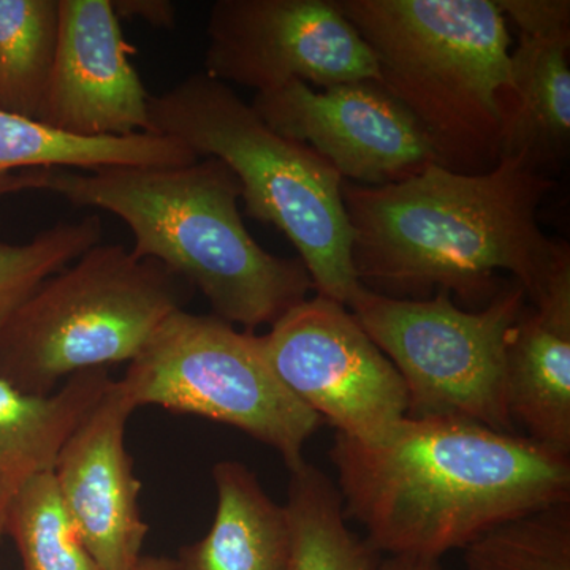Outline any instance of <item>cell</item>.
<instances>
[{
    "instance_id": "cell-15",
    "label": "cell",
    "mask_w": 570,
    "mask_h": 570,
    "mask_svg": "<svg viewBox=\"0 0 570 570\" xmlns=\"http://www.w3.org/2000/svg\"><path fill=\"white\" fill-rule=\"evenodd\" d=\"M107 367L81 371L51 395H26L0 379V540L11 502L56 461L89 409L111 384Z\"/></svg>"
},
{
    "instance_id": "cell-16",
    "label": "cell",
    "mask_w": 570,
    "mask_h": 570,
    "mask_svg": "<svg viewBox=\"0 0 570 570\" xmlns=\"http://www.w3.org/2000/svg\"><path fill=\"white\" fill-rule=\"evenodd\" d=\"M217 505L208 534L183 547L178 570H291V528L284 505L266 494L238 461L213 468Z\"/></svg>"
},
{
    "instance_id": "cell-25",
    "label": "cell",
    "mask_w": 570,
    "mask_h": 570,
    "mask_svg": "<svg viewBox=\"0 0 570 570\" xmlns=\"http://www.w3.org/2000/svg\"><path fill=\"white\" fill-rule=\"evenodd\" d=\"M119 21L141 20L157 29H174L176 7L171 0H111Z\"/></svg>"
},
{
    "instance_id": "cell-6",
    "label": "cell",
    "mask_w": 570,
    "mask_h": 570,
    "mask_svg": "<svg viewBox=\"0 0 570 570\" xmlns=\"http://www.w3.org/2000/svg\"><path fill=\"white\" fill-rule=\"evenodd\" d=\"M194 288L122 245H97L47 277L0 332V379L47 396L81 371L130 363Z\"/></svg>"
},
{
    "instance_id": "cell-18",
    "label": "cell",
    "mask_w": 570,
    "mask_h": 570,
    "mask_svg": "<svg viewBox=\"0 0 570 570\" xmlns=\"http://www.w3.org/2000/svg\"><path fill=\"white\" fill-rule=\"evenodd\" d=\"M198 157L175 138L135 134L82 138L0 110V195L14 174L33 168L181 167Z\"/></svg>"
},
{
    "instance_id": "cell-8",
    "label": "cell",
    "mask_w": 570,
    "mask_h": 570,
    "mask_svg": "<svg viewBox=\"0 0 570 570\" xmlns=\"http://www.w3.org/2000/svg\"><path fill=\"white\" fill-rule=\"evenodd\" d=\"M119 384L134 407L160 406L243 431L275 449L288 469L321 417L277 379L261 336L216 316L176 311L127 367Z\"/></svg>"
},
{
    "instance_id": "cell-5",
    "label": "cell",
    "mask_w": 570,
    "mask_h": 570,
    "mask_svg": "<svg viewBox=\"0 0 570 570\" xmlns=\"http://www.w3.org/2000/svg\"><path fill=\"white\" fill-rule=\"evenodd\" d=\"M151 134L223 160L246 216L275 225L298 250L317 295L348 306L362 288L341 175L309 146L266 126L230 86L197 71L149 99Z\"/></svg>"
},
{
    "instance_id": "cell-3",
    "label": "cell",
    "mask_w": 570,
    "mask_h": 570,
    "mask_svg": "<svg viewBox=\"0 0 570 570\" xmlns=\"http://www.w3.org/2000/svg\"><path fill=\"white\" fill-rule=\"evenodd\" d=\"M21 190L115 214L132 232L137 257L167 266L205 295L213 316L246 332L276 324L314 291L299 258L266 253L250 236L238 179L214 157L181 167L33 168L7 184L6 194Z\"/></svg>"
},
{
    "instance_id": "cell-1",
    "label": "cell",
    "mask_w": 570,
    "mask_h": 570,
    "mask_svg": "<svg viewBox=\"0 0 570 570\" xmlns=\"http://www.w3.org/2000/svg\"><path fill=\"white\" fill-rule=\"evenodd\" d=\"M553 187L521 156L502 157L485 174L433 164L384 186L343 181L360 284L390 298L448 292L485 306L501 291L497 273L508 272L534 305L570 266L568 245L538 220Z\"/></svg>"
},
{
    "instance_id": "cell-23",
    "label": "cell",
    "mask_w": 570,
    "mask_h": 570,
    "mask_svg": "<svg viewBox=\"0 0 570 570\" xmlns=\"http://www.w3.org/2000/svg\"><path fill=\"white\" fill-rule=\"evenodd\" d=\"M102 234V219L89 214L52 225L28 243L0 242V332L47 277L99 245Z\"/></svg>"
},
{
    "instance_id": "cell-21",
    "label": "cell",
    "mask_w": 570,
    "mask_h": 570,
    "mask_svg": "<svg viewBox=\"0 0 570 570\" xmlns=\"http://www.w3.org/2000/svg\"><path fill=\"white\" fill-rule=\"evenodd\" d=\"M6 535L20 551L22 570H102L63 505L52 471L33 478L11 502Z\"/></svg>"
},
{
    "instance_id": "cell-11",
    "label": "cell",
    "mask_w": 570,
    "mask_h": 570,
    "mask_svg": "<svg viewBox=\"0 0 570 570\" xmlns=\"http://www.w3.org/2000/svg\"><path fill=\"white\" fill-rule=\"evenodd\" d=\"M269 129L303 142L341 175L362 186H384L438 164L430 138L376 81L316 91L299 80L257 92L250 105Z\"/></svg>"
},
{
    "instance_id": "cell-26",
    "label": "cell",
    "mask_w": 570,
    "mask_h": 570,
    "mask_svg": "<svg viewBox=\"0 0 570 570\" xmlns=\"http://www.w3.org/2000/svg\"><path fill=\"white\" fill-rule=\"evenodd\" d=\"M377 570H442L438 558L415 554H390L382 558Z\"/></svg>"
},
{
    "instance_id": "cell-19",
    "label": "cell",
    "mask_w": 570,
    "mask_h": 570,
    "mask_svg": "<svg viewBox=\"0 0 570 570\" xmlns=\"http://www.w3.org/2000/svg\"><path fill=\"white\" fill-rule=\"evenodd\" d=\"M288 471L291 570H377L382 554L348 530L335 483L306 460Z\"/></svg>"
},
{
    "instance_id": "cell-9",
    "label": "cell",
    "mask_w": 570,
    "mask_h": 570,
    "mask_svg": "<svg viewBox=\"0 0 570 570\" xmlns=\"http://www.w3.org/2000/svg\"><path fill=\"white\" fill-rule=\"evenodd\" d=\"M261 340L284 387L337 434L376 441L407 417L403 379L347 306L306 298Z\"/></svg>"
},
{
    "instance_id": "cell-13",
    "label": "cell",
    "mask_w": 570,
    "mask_h": 570,
    "mask_svg": "<svg viewBox=\"0 0 570 570\" xmlns=\"http://www.w3.org/2000/svg\"><path fill=\"white\" fill-rule=\"evenodd\" d=\"M134 411L119 381H111L52 471L63 505L102 570H132L149 532L138 502L141 483L124 439Z\"/></svg>"
},
{
    "instance_id": "cell-22",
    "label": "cell",
    "mask_w": 570,
    "mask_h": 570,
    "mask_svg": "<svg viewBox=\"0 0 570 570\" xmlns=\"http://www.w3.org/2000/svg\"><path fill=\"white\" fill-rule=\"evenodd\" d=\"M468 570H570V501L504 521L464 549Z\"/></svg>"
},
{
    "instance_id": "cell-10",
    "label": "cell",
    "mask_w": 570,
    "mask_h": 570,
    "mask_svg": "<svg viewBox=\"0 0 570 570\" xmlns=\"http://www.w3.org/2000/svg\"><path fill=\"white\" fill-rule=\"evenodd\" d=\"M205 73L257 92L299 80L318 88L376 81L373 51L337 0H217Z\"/></svg>"
},
{
    "instance_id": "cell-4",
    "label": "cell",
    "mask_w": 570,
    "mask_h": 570,
    "mask_svg": "<svg viewBox=\"0 0 570 570\" xmlns=\"http://www.w3.org/2000/svg\"><path fill=\"white\" fill-rule=\"evenodd\" d=\"M376 58L381 85L430 138L438 163L485 174L513 102L512 36L494 0H337Z\"/></svg>"
},
{
    "instance_id": "cell-20",
    "label": "cell",
    "mask_w": 570,
    "mask_h": 570,
    "mask_svg": "<svg viewBox=\"0 0 570 570\" xmlns=\"http://www.w3.org/2000/svg\"><path fill=\"white\" fill-rule=\"evenodd\" d=\"M59 37V0H0V110L39 121Z\"/></svg>"
},
{
    "instance_id": "cell-14",
    "label": "cell",
    "mask_w": 570,
    "mask_h": 570,
    "mask_svg": "<svg viewBox=\"0 0 570 570\" xmlns=\"http://www.w3.org/2000/svg\"><path fill=\"white\" fill-rule=\"evenodd\" d=\"M505 392L513 425L570 455V266L513 325L505 347Z\"/></svg>"
},
{
    "instance_id": "cell-17",
    "label": "cell",
    "mask_w": 570,
    "mask_h": 570,
    "mask_svg": "<svg viewBox=\"0 0 570 570\" xmlns=\"http://www.w3.org/2000/svg\"><path fill=\"white\" fill-rule=\"evenodd\" d=\"M570 31L528 36L519 32L512 51L513 102L502 157L521 156L549 175L570 148Z\"/></svg>"
},
{
    "instance_id": "cell-24",
    "label": "cell",
    "mask_w": 570,
    "mask_h": 570,
    "mask_svg": "<svg viewBox=\"0 0 570 570\" xmlns=\"http://www.w3.org/2000/svg\"><path fill=\"white\" fill-rule=\"evenodd\" d=\"M520 33L547 36L570 31L569 0H494Z\"/></svg>"
},
{
    "instance_id": "cell-2",
    "label": "cell",
    "mask_w": 570,
    "mask_h": 570,
    "mask_svg": "<svg viewBox=\"0 0 570 570\" xmlns=\"http://www.w3.org/2000/svg\"><path fill=\"white\" fill-rule=\"evenodd\" d=\"M344 512L390 554L441 558L483 532L570 501V455L455 417L397 422L371 442L330 449Z\"/></svg>"
},
{
    "instance_id": "cell-7",
    "label": "cell",
    "mask_w": 570,
    "mask_h": 570,
    "mask_svg": "<svg viewBox=\"0 0 570 570\" xmlns=\"http://www.w3.org/2000/svg\"><path fill=\"white\" fill-rule=\"evenodd\" d=\"M527 303L519 283L501 287L480 311L461 309L448 292L400 299L362 285L347 307L403 379L407 417L464 419L517 434L505 347Z\"/></svg>"
},
{
    "instance_id": "cell-27",
    "label": "cell",
    "mask_w": 570,
    "mask_h": 570,
    "mask_svg": "<svg viewBox=\"0 0 570 570\" xmlns=\"http://www.w3.org/2000/svg\"><path fill=\"white\" fill-rule=\"evenodd\" d=\"M132 570H178V568L171 558L141 557Z\"/></svg>"
},
{
    "instance_id": "cell-12",
    "label": "cell",
    "mask_w": 570,
    "mask_h": 570,
    "mask_svg": "<svg viewBox=\"0 0 570 570\" xmlns=\"http://www.w3.org/2000/svg\"><path fill=\"white\" fill-rule=\"evenodd\" d=\"M111 0H59V37L40 122L82 138L151 134L149 99Z\"/></svg>"
}]
</instances>
